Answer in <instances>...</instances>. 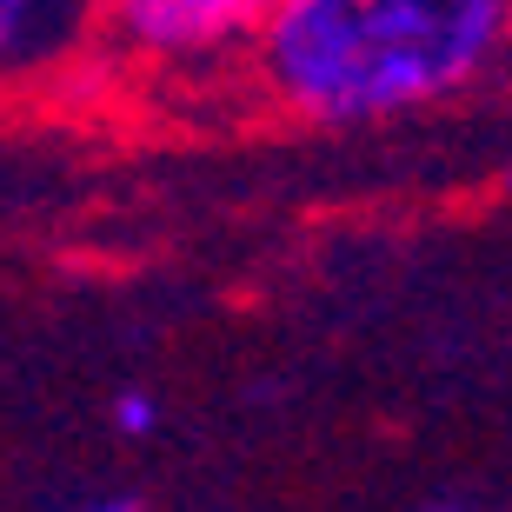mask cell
I'll use <instances>...</instances> for the list:
<instances>
[{"label":"cell","instance_id":"obj_3","mask_svg":"<svg viewBox=\"0 0 512 512\" xmlns=\"http://www.w3.org/2000/svg\"><path fill=\"white\" fill-rule=\"evenodd\" d=\"M100 0H0V87H40L94 54Z\"/></svg>","mask_w":512,"mask_h":512},{"label":"cell","instance_id":"obj_4","mask_svg":"<svg viewBox=\"0 0 512 512\" xmlns=\"http://www.w3.org/2000/svg\"><path fill=\"white\" fill-rule=\"evenodd\" d=\"M153 426H160V399H153L147 386H127V393H114V433H120V439H147Z\"/></svg>","mask_w":512,"mask_h":512},{"label":"cell","instance_id":"obj_5","mask_svg":"<svg viewBox=\"0 0 512 512\" xmlns=\"http://www.w3.org/2000/svg\"><path fill=\"white\" fill-rule=\"evenodd\" d=\"M67 512H147L133 493H100V499H80V506H67Z\"/></svg>","mask_w":512,"mask_h":512},{"label":"cell","instance_id":"obj_1","mask_svg":"<svg viewBox=\"0 0 512 512\" xmlns=\"http://www.w3.org/2000/svg\"><path fill=\"white\" fill-rule=\"evenodd\" d=\"M512 67V0H273L247 40L266 107L313 127L426 114Z\"/></svg>","mask_w":512,"mask_h":512},{"label":"cell","instance_id":"obj_2","mask_svg":"<svg viewBox=\"0 0 512 512\" xmlns=\"http://www.w3.org/2000/svg\"><path fill=\"white\" fill-rule=\"evenodd\" d=\"M273 0H100V34L114 60L153 74H200L227 54H247Z\"/></svg>","mask_w":512,"mask_h":512},{"label":"cell","instance_id":"obj_6","mask_svg":"<svg viewBox=\"0 0 512 512\" xmlns=\"http://www.w3.org/2000/svg\"><path fill=\"white\" fill-rule=\"evenodd\" d=\"M426 512H466V506H426Z\"/></svg>","mask_w":512,"mask_h":512}]
</instances>
